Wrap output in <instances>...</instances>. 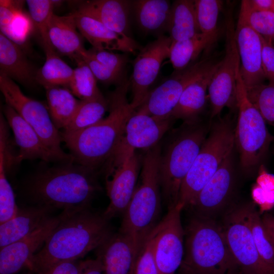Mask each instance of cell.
I'll return each mask as SVG.
<instances>
[{
  "label": "cell",
  "instance_id": "1",
  "mask_svg": "<svg viewBox=\"0 0 274 274\" xmlns=\"http://www.w3.org/2000/svg\"><path fill=\"white\" fill-rule=\"evenodd\" d=\"M62 212L59 223L27 264L26 267L37 274L59 263L83 257L113 234L110 220L104 212L91 207Z\"/></svg>",
  "mask_w": 274,
  "mask_h": 274
},
{
  "label": "cell",
  "instance_id": "2",
  "mask_svg": "<svg viewBox=\"0 0 274 274\" xmlns=\"http://www.w3.org/2000/svg\"><path fill=\"white\" fill-rule=\"evenodd\" d=\"M97 170L75 162L59 163L30 177L25 191L30 206L48 207L65 211L90 208L100 190Z\"/></svg>",
  "mask_w": 274,
  "mask_h": 274
},
{
  "label": "cell",
  "instance_id": "3",
  "mask_svg": "<svg viewBox=\"0 0 274 274\" xmlns=\"http://www.w3.org/2000/svg\"><path fill=\"white\" fill-rule=\"evenodd\" d=\"M129 87L126 80L112 93L107 117L77 133L62 137L75 162L97 170L113 155L128 120L136 111L127 99Z\"/></svg>",
  "mask_w": 274,
  "mask_h": 274
},
{
  "label": "cell",
  "instance_id": "4",
  "mask_svg": "<svg viewBox=\"0 0 274 274\" xmlns=\"http://www.w3.org/2000/svg\"><path fill=\"white\" fill-rule=\"evenodd\" d=\"M238 272L221 224L194 215L185 229L184 256L177 274Z\"/></svg>",
  "mask_w": 274,
  "mask_h": 274
},
{
  "label": "cell",
  "instance_id": "5",
  "mask_svg": "<svg viewBox=\"0 0 274 274\" xmlns=\"http://www.w3.org/2000/svg\"><path fill=\"white\" fill-rule=\"evenodd\" d=\"M159 145L147 150L142 164L141 181L123 214L119 232L130 236L140 253L149 235L160 221Z\"/></svg>",
  "mask_w": 274,
  "mask_h": 274
},
{
  "label": "cell",
  "instance_id": "6",
  "mask_svg": "<svg viewBox=\"0 0 274 274\" xmlns=\"http://www.w3.org/2000/svg\"><path fill=\"white\" fill-rule=\"evenodd\" d=\"M211 125L199 120L184 123L161 154L160 186L168 208L177 204L182 183L208 135Z\"/></svg>",
  "mask_w": 274,
  "mask_h": 274
},
{
  "label": "cell",
  "instance_id": "7",
  "mask_svg": "<svg viewBox=\"0 0 274 274\" xmlns=\"http://www.w3.org/2000/svg\"><path fill=\"white\" fill-rule=\"evenodd\" d=\"M235 128L230 116L212 123L208 135L184 178L177 203L190 207L218 170L224 159L233 152Z\"/></svg>",
  "mask_w": 274,
  "mask_h": 274
},
{
  "label": "cell",
  "instance_id": "8",
  "mask_svg": "<svg viewBox=\"0 0 274 274\" xmlns=\"http://www.w3.org/2000/svg\"><path fill=\"white\" fill-rule=\"evenodd\" d=\"M236 96L238 117L234 132L235 145L243 170L251 173L262 164L274 141V136L269 133L266 122L248 96L240 67L236 75Z\"/></svg>",
  "mask_w": 274,
  "mask_h": 274
},
{
  "label": "cell",
  "instance_id": "9",
  "mask_svg": "<svg viewBox=\"0 0 274 274\" xmlns=\"http://www.w3.org/2000/svg\"><path fill=\"white\" fill-rule=\"evenodd\" d=\"M0 89L6 104L35 130L46 146L65 162L73 157L62 149L61 132L54 125L48 108L40 101L25 95L14 81L0 73Z\"/></svg>",
  "mask_w": 274,
  "mask_h": 274
},
{
  "label": "cell",
  "instance_id": "10",
  "mask_svg": "<svg viewBox=\"0 0 274 274\" xmlns=\"http://www.w3.org/2000/svg\"><path fill=\"white\" fill-rule=\"evenodd\" d=\"M242 274H273L261 258L247 222L243 204L231 205L221 223Z\"/></svg>",
  "mask_w": 274,
  "mask_h": 274
},
{
  "label": "cell",
  "instance_id": "11",
  "mask_svg": "<svg viewBox=\"0 0 274 274\" xmlns=\"http://www.w3.org/2000/svg\"><path fill=\"white\" fill-rule=\"evenodd\" d=\"M226 22L225 54L219 61L208 90L212 118L218 116L225 107L231 110L236 108V75L240 67V59L230 14Z\"/></svg>",
  "mask_w": 274,
  "mask_h": 274
},
{
  "label": "cell",
  "instance_id": "12",
  "mask_svg": "<svg viewBox=\"0 0 274 274\" xmlns=\"http://www.w3.org/2000/svg\"><path fill=\"white\" fill-rule=\"evenodd\" d=\"M184 209L177 203L155 227L154 256L159 274H177L184 253L185 229L181 219Z\"/></svg>",
  "mask_w": 274,
  "mask_h": 274
},
{
  "label": "cell",
  "instance_id": "13",
  "mask_svg": "<svg viewBox=\"0 0 274 274\" xmlns=\"http://www.w3.org/2000/svg\"><path fill=\"white\" fill-rule=\"evenodd\" d=\"M106 185L110 203L104 212L109 220L123 214L136 188L139 160L133 151L122 158L108 160Z\"/></svg>",
  "mask_w": 274,
  "mask_h": 274
},
{
  "label": "cell",
  "instance_id": "14",
  "mask_svg": "<svg viewBox=\"0 0 274 274\" xmlns=\"http://www.w3.org/2000/svg\"><path fill=\"white\" fill-rule=\"evenodd\" d=\"M235 184V170L232 152L224 159L190 207L194 215L216 220L220 215H223L231 206L230 202Z\"/></svg>",
  "mask_w": 274,
  "mask_h": 274
},
{
  "label": "cell",
  "instance_id": "15",
  "mask_svg": "<svg viewBox=\"0 0 274 274\" xmlns=\"http://www.w3.org/2000/svg\"><path fill=\"white\" fill-rule=\"evenodd\" d=\"M173 41L169 37L159 36L156 40L142 47L133 61L129 82L134 109L140 108L148 97L149 89L158 76L163 60L169 57Z\"/></svg>",
  "mask_w": 274,
  "mask_h": 274
},
{
  "label": "cell",
  "instance_id": "16",
  "mask_svg": "<svg viewBox=\"0 0 274 274\" xmlns=\"http://www.w3.org/2000/svg\"><path fill=\"white\" fill-rule=\"evenodd\" d=\"M211 62L201 60L185 69L175 71L150 92L138 111L159 119L170 118L186 87L199 76Z\"/></svg>",
  "mask_w": 274,
  "mask_h": 274
},
{
  "label": "cell",
  "instance_id": "17",
  "mask_svg": "<svg viewBox=\"0 0 274 274\" xmlns=\"http://www.w3.org/2000/svg\"><path fill=\"white\" fill-rule=\"evenodd\" d=\"M173 120L159 119L135 111L128 120L124 136L112 156L122 157L136 149L149 150L154 147L168 130Z\"/></svg>",
  "mask_w": 274,
  "mask_h": 274
},
{
  "label": "cell",
  "instance_id": "18",
  "mask_svg": "<svg viewBox=\"0 0 274 274\" xmlns=\"http://www.w3.org/2000/svg\"><path fill=\"white\" fill-rule=\"evenodd\" d=\"M62 212L52 216L33 232L21 239L7 245L0 250V274H14L27 264L59 223Z\"/></svg>",
  "mask_w": 274,
  "mask_h": 274
},
{
  "label": "cell",
  "instance_id": "19",
  "mask_svg": "<svg viewBox=\"0 0 274 274\" xmlns=\"http://www.w3.org/2000/svg\"><path fill=\"white\" fill-rule=\"evenodd\" d=\"M235 40L240 59V73L246 88L263 83L261 36L240 16L235 28Z\"/></svg>",
  "mask_w": 274,
  "mask_h": 274
},
{
  "label": "cell",
  "instance_id": "20",
  "mask_svg": "<svg viewBox=\"0 0 274 274\" xmlns=\"http://www.w3.org/2000/svg\"><path fill=\"white\" fill-rule=\"evenodd\" d=\"M3 115L18 147L16 164L26 159H40L45 162L58 163L68 162L52 152L35 130L11 107L5 105Z\"/></svg>",
  "mask_w": 274,
  "mask_h": 274
},
{
  "label": "cell",
  "instance_id": "21",
  "mask_svg": "<svg viewBox=\"0 0 274 274\" xmlns=\"http://www.w3.org/2000/svg\"><path fill=\"white\" fill-rule=\"evenodd\" d=\"M96 251L105 274H134L140 251L130 236L119 231L113 233Z\"/></svg>",
  "mask_w": 274,
  "mask_h": 274
},
{
  "label": "cell",
  "instance_id": "22",
  "mask_svg": "<svg viewBox=\"0 0 274 274\" xmlns=\"http://www.w3.org/2000/svg\"><path fill=\"white\" fill-rule=\"evenodd\" d=\"M72 13L80 34L93 48L133 54L142 48L130 37L117 33L91 17L77 11Z\"/></svg>",
  "mask_w": 274,
  "mask_h": 274
},
{
  "label": "cell",
  "instance_id": "23",
  "mask_svg": "<svg viewBox=\"0 0 274 274\" xmlns=\"http://www.w3.org/2000/svg\"><path fill=\"white\" fill-rule=\"evenodd\" d=\"M132 1L92 0L81 2L77 11L102 23L121 35H129V13Z\"/></svg>",
  "mask_w": 274,
  "mask_h": 274
},
{
  "label": "cell",
  "instance_id": "24",
  "mask_svg": "<svg viewBox=\"0 0 274 274\" xmlns=\"http://www.w3.org/2000/svg\"><path fill=\"white\" fill-rule=\"evenodd\" d=\"M219 62H211L204 71L190 83L182 93L170 117L180 119L184 123L194 122L204 110L207 100V91Z\"/></svg>",
  "mask_w": 274,
  "mask_h": 274
},
{
  "label": "cell",
  "instance_id": "25",
  "mask_svg": "<svg viewBox=\"0 0 274 274\" xmlns=\"http://www.w3.org/2000/svg\"><path fill=\"white\" fill-rule=\"evenodd\" d=\"M48 33L50 44L56 52L74 59L76 62L81 60L86 50L73 13L65 16L53 13L48 24Z\"/></svg>",
  "mask_w": 274,
  "mask_h": 274
},
{
  "label": "cell",
  "instance_id": "26",
  "mask_svg": "<svg viewBox=\"0 0 274 274\" xmlns=\"http://www.w3.org/2000/svg\"><path fill=\"white\" fill-rule=\"evenodd\" d=\"M54 209L30 206L19 208L16 215L0 225V249L28 235L51 217Z\"/></svg>",
  "mask_w": 274,
  "mask_h": 274
},
{
  "label": "cell",
  "instance_id": "27",
  "mask_svg": "<svg viewBox=\"0 0 274 274\" xmlns=\"http://www.w3.org/2000/svg\"><path fill=\"white\" fill-rule=\"evenodd\" d=\"M0 73L21 84L31 85L36 73L19 45L0 32Z\"/></svg>",
  "mask_w": 274,
  "mask_h": 274
},
{
  "label": "cell",
  "instance_id": "28",
  "mask_svg": "<svg viewBox=\"0 0 274 274\" xmlns=\"http://www.w3.org/2000/svg\"><path fill=\"white\" fill-rule=\"evenodd\" d=\"M172 5L167 0L132 1L136 23L146 33H161L167 31Z\"/></svg>",
  "mask_w": 274,
  "mask_h": 274
},
{
  "label": "cell",
  "instance_id": "29",
  "mask_svg": "<svg viewBox=\"0 0 274 274\" xmlns=\"http://www.w3.org/2000/svg\"><path fill=\"white\" fill-rule=\"evenodd\" d=\"M167 31L173 42L188 39L200 32L194 1L178 0L173 3Z\"/></svg>",
  "mask_w": 274,
  "mask_h": 274
},
{
  "label": "cell",
  "instance_id": "30",
  "mask_svg": "<svg viewBox=\"0 0 274 274\" xmlns=\"http://www.w3.org/2000/svg\"><path fill=\"white\" fill-rule=\"evenodd\" d=\"M45 89L51 119L58 130H63L73 118L81 100L65 87L48 86Z\"/></svg>",
  "mask_w": 274,
  "mask_h": 274
},
{
  "label": "cell",
  "instance_id": "31",
  "mask_svg": "<svg viewBox=\"0 0 274 274\" xmlns=\"http://www.w3.org/2000/svg\"><path fill=\"white\" fill-rule=\"evenodd\" d=\"M216 40V38L200 32L190 39L173 42L168 57L175 71L185 69Z\"/></svg>",
  "mask_w": 274,
  "mask_h": 274
},
{
  "label": "cell",
  "instance_id": "32",
  "mask_svg": "<svg viewBox=\"0 0 274 274\" xmlns=\"http://www.w3.org/2000/svg\"><path fill=\"white\" fill-rule=\"evenodd\" d=\"M46 60L36 72V81L44 88L48 86H68L74 73L73 69L52 48L44 49Z\"/></svg>",
  "mask_w": 274,
  "mask_h": 274
},
{
  "label": "cell",
  "instance_id": "33",
  "mask_svg": "<svg viewBox=\"0 0 274 274\" xmlns=\"http://www.w3.org/2000/svg\"><path fill=\"white\" fill-rule=\"evenodd\" d=\"M247 222L262 260L274 274V245L261 220L255 203L243 204Z\"/></svg>",
  "mask_w": 274,
  "mask_h": 274
},
{
  "label": "cell",
  "instance_id": "34",
  "mask_svg": "<svg viewBox=\"0 0 274 274\" xmlns=\"http://www.w3.org/2000/svg\"><path fill=\"white\" fill-rule=\"evenodd\" d=\"M105 98L81 100L80 104L68 124L61 132V136L77 133L102 119L108 104Z\"/></svg>",
  "mask_w": 274,
  "mask_h": 274
},
{
  "label": "cell",
  "instance_id": "35",
  "mask_svg": "<svg viewBox=\"0 0 274 274\" xmlns=\"http://www.w3.org/2000/svg\"><path fill=\"white\" fill-rule=\"evenodd\" d=\"M69 84L70 90L80 100L105 98L97 85V79L83 60L77 62Z\"/></svg>",
  "mask_w": 274,
  "mask_h": 274
},
{
  "label": "cell",
  "instance_id": "36",
  "mask_svg": "<svg viewBox=\"0 0 274 274\" xmlns=\"http://www.w3.org/2000/svg\"><path fill=\"white\" fill-rule=\"evenodd\" d=\"M7 172L4 142L0 139V224L14 217L19 209L14 192L7 178Z\"/></svg>",
  "mask_w": 274,
  "mask_h": 274
},
{
  "label": "cell",
  "instance_id": "37",
  "mask_svg": "<svg viewBox=\"0 0 274 274\" xmlns=\"http://www.w3.org/2000/svg\"><path fill=\"white\" fill-rule=\"evenodd\" d=\"M239 16L264 39L274 41V13L256 10L252 7L249 0H243Z\"/></svg>",
  "mask_w": 274,
  "mask_h": 274
},
{
  "label": "cell",
  "instance_id": "38",
  "mask_svg": "<svg viewBox=\"0 0 274 274\" xmlns=\"http://www.w3.org/2000/svg\"><path fill=\"white\" fill-rule=\"evenodd\" d=\"M59 1L50 0H27L29 16L39 32L43 48L52 47L48 33V24L53 15L55 4Z\"/></svg>",
  "mask_w": 274,
  "mask_h": 274
},
{
  "label": "cell",
  "instance_id": "39",
  "mask_svg": "<svg viewBox=\"0 0 274 274\" xmlns=\"http://www.w3.org/2000/svg\"><path fill=\"white\" fill-rule=\"evenodd\" d=\"M198 25L201 33L217 39V23L223 2L220 0H195Z\"/></svg>",
  "mask_w": 274,
  "mask_h": 274
},
{
  "label": "cell",
  "instance_id": "40",
  "mask_svg": "<svg viewBox=\"0 0 274 274\" xmlns=\"http://www.w3.org/2000/svg\"><path fill=\"white\" fill-rule=\"evenodd\" d=\"M246 90L249 99L265 122L274 127V83H262Z\"/></svg>",
  "mask_w": 274,
  "mask_h": 274
},
{
  "label": "cell",
  "instance_id": "41",
  "mask_svg": "<svg viewBox=\"0 0 274 274\" xmlns=\"http://www.w3.org/2000/svg\"><path fill=\"white\" fill-rule=\"evenodd\" d=\"M155 228L138 257L134 274H159L154 256Z\"/></svg>",
  "mask_w": 274,
  "mask_h": 274
},
{
  "label": "cell",
  "instance_id": "42",
  "mask_svg": "<svg viewBox=\"0 0 274 274\" xmlns=\"http://www.w3.org/2000/svg\"><path fill=\"white\" fill-rule=\"evenodd\" d=\"M81 60L88 65L97 80L108 84H116L118 86L126 81L124 75L115 72L98 61L87 50L82 54Z\"/></svg>",
  "mask_w": 274,
  "mask_h": 274
},
{
  "label": "cell",
  "instance_id": "43",
  "mask_svg": "<svg viewBox=\"0 0 274 274\" xmlns=\"http://www.w3.org/2000/svg\"><path fill=\"white\" fill-rule=\"evenodd\" d=\"M32 24L30 16L23 10H20L15 15L8 30L3 34L18 45H23L30 33Z\"/></svg>",
  "mask_w": 274,
  "mask_h": 274
},
{
  "label": "cell",
  "instance_id": "44",
  "mask_svg": "<svg viewBox=\"0 0 274 274\" xmlns=\"http://www.w3.org/2000/svg\"><path fill=\"white\" fill-rule=\"evenodd\" d=\"M89 53L98 61L115 72L124 75L125 67L128 61L126 55L112 52L106 50L92 48Z\"/></svg>",
  "mask_w": 274,
  "mask_h": 274
},
{
  "label": "cell",
  "instance_id": "45",
  "mask_svg": "<svg viewBox=\"0 0 274 274\" xmlns=\"http://www.w3.org/2000/svg\"><path fill=\"white\" fill-rule=\"evenodd\" d=\"M254 202L259 207V213L263 214L274 207V189L260 186L255 183L251 188Z\"/></svg>",
  "mask_w": 274,
  "mask_h": 274
},
{
  "label": "cell",
  "instance_id": "46",
  "mask_svg": "<svg viewBox=\"0 0 274 274\" xmlns=\"http://www.w3.org/2000/svg\"><path fill=\"white\" fill-rule=\"evenodd\" d=\"M23 1H0V29L5 33L10 26L16 13L22 10Z\"/></svg>",
  "mask_w": 274,
  "mask_h": 274
},
{
  "label": "cell",
  "instance_id": "47",
  "mask_svg": "<svg viewBox=\"0 0 274 274\" xmlns=\"http://www.w3.org/2000/svg\"><path fill=\"white\" fill-rule=\"evenodd\" d=\"M262 43V66L265 79L274 83V46L271 41L261 36Z\"/></svg>",
  "mask_w": 274,
  "mask_h": 274
},
{
  "label": "cell",
  "instance_id": "48",
  "mask_svg": "<svg viewBox=\"0 0 274 274\" xmlns=\"http://www.w3.org/2000/svg\"><path fill=\"white\" fill-rule=\"evenodd\" d=\"M79 262L77 260L62 262L39 274H78Z\"/></svg>",
  "mask_w": 274,
  "mask_h": 274
},
{
  "label": "cell",
  "instance_id": "49",
  "mask_svg": "<svg viewBox=\"0 0 274 274\" xmlns=\"http://www.w3.org/2000/svg\"><path fill=\"white\" fill-rule=\"evenodd\" d=\"M78 274H105L101 261L98 259L80 261Z\"/></svg>",
  "mask_w": 274,
  "mask_h": 274
},
{
  "label": "cell",
  "instance_id": "50",
  "mask_svg": "<svg viewBox=\"0 0 274 274\" xmlns=\"http://www.w3.org/2000/svg\"><path fill=\"white\" fill-rule=\"evenodd\" d=\"M249 2L256 10L274 13V0H249Z\"/></svg>",
  "mask_w": 274,
  "mask_h": 274
},
{
  "label": "cell",
  "instance_id": "51",
  "mask_svg": "<svg viewBox=\"0 0 274 274\" xmlns=\"http://www.w3.org/2000/svg\"><path fill=\"white\" fill-rule=\"evenodd\" d=\"M261 220L274 245V215L265 213Z\"/></svg>",
  "mask_w": 274,
  "mask_h": 274
}]
</instances>
